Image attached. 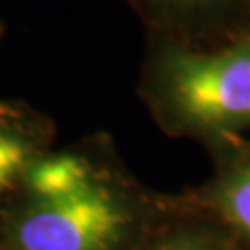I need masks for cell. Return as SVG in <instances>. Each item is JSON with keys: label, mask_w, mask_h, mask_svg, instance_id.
<instances>
[{"label": "cell", "mask_w": 250, "mask_h": 250, "mask_svg": "<svg viewBox=\"0 0 250 250\" xmlns=\"http://www.w3.org/2000/svg\"><path fill=\"white\" fill-rule=\"evenodd\" d=\"M125 228V211L97 182L71 195L34 198L11 223L17 250H109Z\"/></svg>", "instance_id": "obj_1"}, {"label": "cell", "mask_w": 250, "mask_h": 250, "mask_svg": "<svg viewBox=\"0 0 250 250\" xmlns=\"http://www.w3.org/2000/svg\"><path fill=\"white\" fill-rule=\"evenodd\" d=\"M167 80L174 106L198 125L250 119V45L217 54H178Z\"/></svg>", "instance_id": "obj_2"}, {"label": "cell", "mask_w": 250, "mask_h": 250, "mask_svg": "<svg viewBox=\"0 0 250 250\" xmlns=\"http://www.w3.org/2000/svg\"><path fill=\"white\" fill-rule=\"evenodd\" d=\"M26 186L34 198H56L87 188L95 180L89 167L76 156H52L28 167Z\"/></svg>", "instance_id": "obj_3"}, {"label": "cell", "mask_w": 250, "mask_h": 250, "mask_svg": "<svg viewBox=\"0 0 250 250\" xmlns=\"http://www.w3.org/2000/svg\"><path fill=\"white\" fill-rule=\"evenodd\" d=\"M34 161V148L26 135L13 126L0 123V193L17 178H24Z\"/></svg>", "instance_id": "obj_4"}, {"label": "cell", "mask_w": 250, "mask_h": 250, "mask_svg": "<svg viewBox=\"0 0 250 250\" xmlns=\"http://www.w3.org/2000/svg\"><path fill=\"white\" fill-rule=\"evenodd\" d=\"M221 206L226 217L250 235V165L235 172L224 184Z\"/></svg>", "instance_id": "obj_5"}, {"label": "cell", "mask_w": 250, "mask_h": 250, "mask_svg": "<svg viewBox=\"0 0 250 250\" xmlns=\"http://www.w3.org/2000/svg\"><path fill=\"white\" fill-rule=\"evenodd\" d=\"M172 250H197V249H172Z\"/></svg>", "instance_id": "obj_6"}]
</instances>
